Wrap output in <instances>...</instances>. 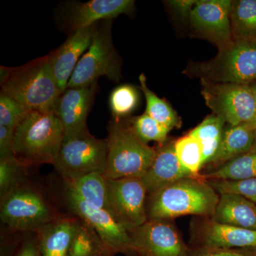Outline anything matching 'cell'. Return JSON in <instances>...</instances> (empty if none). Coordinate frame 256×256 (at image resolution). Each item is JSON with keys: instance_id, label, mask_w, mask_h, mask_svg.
Instances as JSON below:
<instances>
[{"instance_id": "6da1fadb", "label": "cell", "mask_w": 256, "mask_h": 256, "mask_svg": "<svg viewBox=\"0 0 256 256\" xmlns=\"http://www.w3.org/2000/svg\"><path fill=\"white\" fill-rule=\"evenodd\" d=\"M220 194L206 180L186 178L148 194V220H171L186 215L212 217Z\"/></svg>"}, {"instance_id": "7a4b0ae2", "label": "cell", "mask_w": 256, "mask_h": 256, "mask_svg": "<svg viewBox=\"0 0 256 256\" xmlns=\"http://www.w3.org/2000/svg\"><path fill=\"white\" fill-rule=\"evenodd\" d=\"M0 68L1 92L28 110L53 112L62 94L52 70L50 54L21 66Z\"/></svg>"}, {"instance_id": "3957f363", "label": "cell", "mask_w": 256, "mask_h": 256, "mask_svg": "<svg viewBox=\"0 0 256 256\" xmlns=\"http://www.w3.org/2000/svg\"><path fill=\"white\" fill-rule=\"evenodd\" d=\"M64 138L63 124L54 112L31 111L15 129L13 156L30 168L54 165Z\"/></svg>"}, {"instance_id": "277c9868", "label": "cell", "mask_w": 256, "mask_h": 256, "mask_svg": "<svg viewBox=\"0 0 256 256\" xmlns=\"http://www.w3.org/2000/svg\"><path fill=\"white\" fill-rule=\"evenodd\" d=\"M108 131L106 178H142L154 161L156 148L148 146L136 136L128 118H112Z\"/></svg>"}, {"instance_id": "5b68a950", "label": "cell", "mask_w": 256, "mask_h": 256, "mask_svg": "<svg viewBox=\"0 0 256 256\" xmlns=\"http://www.w3.org/2000/svg\"><path fill=\"white\" fill-rule=\"evenodd\" d=\"M182 73L191 78L249 85L256 80V38L233 40L214 58L190 62Z\"/></svg>"}, {"instance_id": "8992f818", "label": "cell", "mask_w": 256, "mask_h": 256, "mask_svg": "<svg viewBox=\"0 0 256 256\" xmlns=\"http://www.w3.org/2000/svg\"><path fill=\"white\" fill-rule=\"evenodd\" d=\"M0 202L1 222L8 234L35 233L60 216L30 182L12 190Z\"/></svg>"}, {"instance_id": "52a82bcc", "label": "cell", "mask_w": 256, "mask_h": 256, "mask_svg": "<svg viewBox=\"0 0 256 256\" xmlns=\"http://www.w3.org/2000/svg\"><path fill=\"white\" fill-rule=\"evenodd\" d=\"M112 20L98 24L92 44L79 60L67 88L90 85L101 76L118 82L121 62L112 41Z\"/></svg>"}, {"instance_id": "ba28073f", "label": "cell", "mask_w": 256, "mask_h": 256, "mask_svg": "<svg viewBox=\"0 0 256 256\" xmlns=\"http://www.w3.org/2000/svg\"><path fill=\"white\" fill-rule=\"evenodd\" d=\"M107 154L106 139H98L87 130L64 138L54 166L64 182H68L92 172L105 174Z\"/></svg>"}, {"instance_id": "9c48e42d", "label": "cell", "mask_w": 256, "mask_h": 256, "mask_svg": "<svg viewBox=\"0 0 256 256\" xmlns=\"http://www.w3.org/2000/svg\"><path fill=\"white\" fill-rule=\"evenodd\" d=\"M201 94L207 107L227 124H247L256 114V102L248 85L200 79Z\"/></svg>"}, {"instance_id": "30bf717a", "label": "cell", "mask_w": 256, "mask_h": 256, "mask_svg": "<svg viewBox=\"0 0 256 256\" xmlns=\"http://www.w3.org/2000/svg\"><path fill=\"white\" fill-rule=\"evenodd\" d=\"M108 212L129 233L148 220L146 185L139 178H108Z\"/></svg>"}, {"instance_id": "8fae6325", "label": "cell", "mask_w": 256, "mask_h": 256, "mask_svg": "<svg viewBox=\"0 0 256 256\" xmlns=\"http://www.w3.org/2000/svg\"><path fill=\"white\" fill-rule=\"evenodd\" d=\"M64 198L70 212L90 224L101 238L118 254L140 256L133 245L129 232L120 225L108 210L90 206L66 188H64Z\"/></svg>"}, {"instance_id": "7c38bea8", "label": "cell", "mask_w": 256, "mask_h": 256, "mask_svg": "<svg viewBox=\"0 0 256 256\" xmlns=\"http://www.w3.org/2000/svg\"><path fill=\"white\" fill-rule=\"evenodd\" d=\"M130 235L140 256H188L190 252L170 220H148Z\"/></svg>"}, {"instance_id": "4fadbf2b", "label": "cell", "mask_w": 256, "mask_h": 256, "mask_svg": "<svg viewBox=\"0 0 256 256\" xmlns=\"http://www.w3.org/2000/svg\"><path fill=\"white\" fill-rule=\"evenodd\" d=\"M232 5V0H198L188 18L192 31L214 44L218 50L227 46L234 40Z\"/></svg>"}, {"instance_id": "5bb4252c", "label": "cell", "mask_w": 256, "mask_h": 256, "mask_svg": "<svg viewBox=\"0 0 256 256\" xmlns=\"http://www.w3.org/2000/svg\"><path fill=\"white\" fill-rule=\"evenodd\" d=\"M97 82L67 88L56 102L53 112L63 124L64 138L74 137L88 130L87 118L94 102Z\"/></svg>"}, {"instance_id": "9a60e30c", "label": "cell", "mask_w": 256, "mask_h": 256, "mask_svg": "<svg viewBox=\"0 0 256 256\" xmlns=\"http://www.w3.org/2000/svg\"><path fill=\"white\" fill-rule=\"evenodd\" d=\"M98 24L72 32L63 44L50 52L52 70L62 94L66 90L80 56L92 44Z\"/></svg>"}, {"instance_id": "2e32d148", "label": "cell", "mask_w": 256, "mask_h": 256, "mask_svg": "<svg viewBox=\"0 0 256 256\" xmlns=\"http://www.w3.org/2000/svg\"><path fill=\"white\" fill-rule=\"evenodd\" d=\"M216 248H256V230L222 224L204 217L194 233L193 246Z\"/></svg>"}, {"instance_id": "e0dca14e", "label": "cell", "mask_w": 256, "mask_h": 256, "mask_svg": "<svg viewBox=\"0 0 256 256\" xmlns=\"http://www.w3.org/2000/svg\"><path fill=\"white\" fill-rule=\"evenodd\" d=\"M134 9L133 0H92L72 5L68 22L74 32L121 14L130 15Z\"/></svg>"}, {"instance_id": "ac0fdd59", "label": "cell", "mask_w": 256, "mask_h": 256, "mask_svg": "<svg viewBox=\"0 0 256 256\" xmlns=\"http://www.w3.org/2000/svg\"><path fill=\"white\" fill-rule=\"evenodd\" d=\"M152 164L142 176L148 194L164 188L192 175L180 164L174 150V140L166 141L156 148ZM196 178V176H194Z\"/></svg>"}, {"instance_id": "d6986e66", "label": "cell", "mask_w": 256, "mask_h": 256, "mask_svg": "<svg viewBox=\"0 0 256 256\" xmlns=\"http://www.w3.org/2000/svg\"><path fill=\"white\" fill-rule=\"evenodd\" d=\"M82 220L76 216L60 215L36 230L42 256H67Z\"/></svg>"}, {"instance_id": "ffe728a7", "label": "cell", "mask_w": 256, "mask_h": 256, "mask_svg": "<svg viewBox=\"0 0 256 256\" xmlns=\"http://www.w3.org/2000/svg\"><path fill=\"white\" fill-rule=\"evenodd\" d=\"M210 218L220 223L256 230V205L235 194H220Z\"/></svg>"}, {"instance_id": "44dd1931", "label": "cell", "mask_w": 256, "mask_h": 256, "mask_svg": "<svg viewBox=\"0 0 256 256\" xmlns=\"http://www.w3.org/2000/svg\"><path fill=\"white\" fill-rule=\"evenodd\" d=\"M254 132L255 131L247 124L236 126L227 124L218 150L206 166L210 165L216 170L232 160L250 152L254 144Z\"/></svg>"}, {"instance_id": "7402d4cb", "label": "cell", "mask_w": 256, "mask_h": 256, "mask_svg": "<svg viewBox=\"0 0 256 256\" xmlns=\"http://www.w3.org/2000/svg\"><path fill=\"white\" fill-rule=\"evenodd\" d=\"M64 188L90 206L107 210L108 188V178L104 173L92 172L74 181L64 182Z\"/></svg>"}, {"instance_id": "603a6c76", "label": "cell", "mask_w": 256, "mask_h": 256, "mask_svg": "<svg viewBox=\"0 0 256 256\" xmlns=\"http://www.w3.org/2000/svg\"><path fill=\"white\" fill-rule=\"evenodd\" d=\"M226 124L223 118L212 114L188 133L201 144L203 168L206 166L218 150Z\"/></svg>"}, {"instance_id": "cb8c5ba5", "label": "cell", "mask_w": 256, "mask_h": 256, "mask_svg": "<svg viewBox=\"0 0 256 256\" xmlns=\"http://www.w3.org/2000/svg\"><path fill=\"white\" fill-rule=\"evenodd\" d=\"M117 254L90 224L82 220L67 256H116Z\"/></svg>"}, {"instance_id": "d4e9b609", "label": "cell", "mask_w": 256, "mask_h": 256, "mask_svg": "<svg viewBox=\"0 0 256 256\" xmlns=\"http://www.w3.org/2000/svg\"><path fill=\"white\" fill-rule=\"evenodd\" d=\"M139 82L140 84V88L144 94L146 100V109L144 112L170 131L174 128L178 129L181 128L182 124L181 118L168 100L160 98L149 88L144 74L140 75Z\"/></svg>"}, {"instance_id": "484cf974", "label": "cell", "mask_w": 256, "mask_h": 256, "mask_svg": "<svg viewBox=\"0 0 256 256\" xmlns=\"http://www.w3.org/2000/svg\"><path fill=\"white\" fill-rule=\"evenodd\" d=\"M234 40L256 38V0H234L230 10Z\"/></svg>"}, {"instance_id": "4316f807", "label": "cell", "mask_w": 256, "mask_h": 256, "mask_svg": "<svg viewBox=\"0 0 256 256\" xmlns=\"http://www.w3.org/2000/svg\"><path fill=\"white\" fill-rule=\"evenodd\" d=\"M206 181L238 180L256 178V153H246L210 173L201 174Z\"/></svg>"}, {"instance_id": "83f0119b", "label": "cell", "mask_w": 256, "mask_h": 256, "mask_svg": "<svg viewBox=\"0 0 256 256\" xmlns=\"http://www.w3.org/2000/svg\"><path fill=\"white\" fill-rule=\"evenodd\" d=\"M174 150L182 166L193 176L203 169V152L200 142L190 134L174 140Z\"/></svg>"}, {"instance_id": "f1b7e54d", "label": "cell", "mask_w": 256, "mask_h": 256, "mask_svg": "<svg viewBox=\"0 0 256 256\" xmlns=\"http://www.w3.org/2000/svg\"><path fill=\"white\" fill-rule=\"evenodd\" d=\"M30 168L14 156L0 158V200L14 188L28 182Z\"/></svg>"}, {"instance_id": "f546056e", "label": "cell", "mask_w": 256, "mask_h": 256, "mask_svg": "<svg viewBox=\"0 0 256 256\" xmlns=\"http://www.w3.org/2000/svg\"><path fill=\"white\" fill-rule=\"evenodd\" d=\"M139 102V92L133 86L124 84L114 88L109 97V106L112 118H128L137 109Z\"/></svg>"}, {"instance_id": "4dcf8cb0", "label": "cell", "mask_w": 256, "mask_h": 256, "mask_svg": "<svg viewBox=\"0 0 256 256\" xmlns=\"http://www.w3.org/2000/svg\"><path fill=\"white\" fill-rule=\"evenodd\" d=\"M128 120L133 132L146 144L156 142L162 146L168 140L170 130L152 118L146 112L136 117L128 118Z\"/></svg>"}, {"instance_id": "1f68e13d", "label": "cell", "mask_w": 256, "mask_h": 256, "mask_svg": "<svg viewBox=\"0 0 256 256\" xmlns=\"http://www.w3.org/2000/svg\"><path fill=\"white\" fill-rule=\"evenodd\" d=\"M218 194H235L245 197L256 205V178L238 181H208Z\"/></svg>"}, {"instance_id": "d6a6232c", "label": "cell", "mask_w": 256, "mask_h": 256, "mask_svg": "<svg viewBox=\"0 0 256 256\" xmlns=\"http://www.w3.org/2000/svg\"><path fill=\"white\" fill-rule=\"evenodd\" d=\"M26 108L12 98L1 92L0 95V126L16 129L18 124L28 116Z\"/></svg>"}, {"instance_id": "836d02e7", "label": "cell", "mask_w": 256, "mask_h": 256, "mask_svg": "<svg viewBox=\"0 0 256 256\" xmlns=\"http://www.w3.org/2000/svg\"><path fill=\"white\" fill-rule=\"evenodd\" d=\"M188 256H256V248L192 247Z\"/></svg>"}, {"instance_id": "e575fe53", "label": "cell", "mask_w": 256, "mask_h": 256, "mask_svg": "<svg viewBox=\"0 0 256 256\" xmlns=\"http://www.w3.org/2000/svg\"><path fill=\"white\" fill-rule=\"evenodd\" d=\"M12 256H42L36 233H24Z\"/></svg>"}, {"instance_id": "d590c367", "label": "cell", "mask_w": 256, "mask_h": 256, "mask_svg": "<svg viewBox=\"0 0 256 256\" xmlns=\"http://www.w3.org/2000/svg\"><path fill=\"white\" fill-rule=\"evenodd\" d=\"M15 130L0 126V158L13 156Z\"/></svg>"}, {"instance_id": "8d00e7d4", "label": "cell", "mask_w": 256, "mask_h": 256, "mask_svg": "<svg viewBox=\"0 0 256 256\" xmlns=\"http://www.w3.org/2000/svg\"><path fill=\"white\" fill-rule=\"evenodd\" d=\"M197 1L198 0H170L165 2L180 18L188 20Z\"/></svg>"}, {"instance_id": "74e56055", "label": "cell", "mask_w": 256, "mask_h": 256, "mask_svg": "<svg viewBox=\"0 0 256 256\" xmlns=\"http://www.w3.org/2000/svg\"><path fill=\"white\" fill-rule=\"evenodd\" d=\"M248 86L250 87V90H252V95H254L256 102V80L252 82V84H249Z\"/></svg>"}, {"instance_id": "f35d334b", "label": "cell", "mask_w": 256, "mask_h": 256, "mask_svg": "<svg viewBox=\"0 0 256 256\" xmlns=\"http://www.w3.org/2000/svg\"><path fill=\"white\" fill-rule=\"evenodd\" d=\"M247 124H248V126H250L254 131H256V114L254 116V118H252V120L247 122Z\"/></svg>"}, {"instance_id": "ab89813d", "label": "cell", "mask_w": 256, "mask_h": 256, "mask_svg": "<svg viewBox=\"0 0 256 256\" xmlns=\"http://www.w3.org/2000/svg\"><path fill=\"white\" fill-rule=\"evenodd\" d=\"M250 152L256 153V131H255V132H254V144H252V149Z\"/></svg>"}]
</instances>
